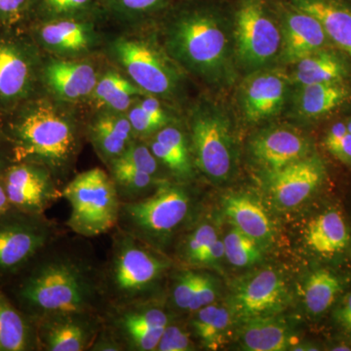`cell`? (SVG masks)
Listing matches in <instances>:
<instances>
[{
	"mask_svg": "<svg viewBox=\"0 0 351 351\" xmlns=\"http://www.w3.org/2000/svg\"><path fill=\"white\" fill-rule=\"evenodd\" d=\"M60 235L19 274L2 286L15 306L34 322L51 313H104L101 265L86 245Z\"/></svg>",
	"mask_w": 351,
	"mask_h": 351,
	"instance_id": "6da1fadb",
	"label": "cell"
},
{
	"mask_svg": "<svg viewBox=\"0 0 351 351\" xmlns=\"http://www.w3.org/2000/svg\"><path fill=\"white\" fill-rule=\"evenodd\" d=\"M17 161L47 168L58 184L71 169L78 152L77 131L68 117L48 101L34 98L0 119Z\"/></svg>",
	"mask_w": 351,
	"mask_h": 351,
	"instance_id": "7a4b0ae2",
	"label": "cell"
},
{
	"mask_svg": "<svg viewBox=\"0 0 351 351\" xmlns=\"http://www.w3.org/2000/svg\"><path fill=\"white\" fill-rule=\"evenodd\" d=\"M170 267L156 249L117 228L107 263L101 265L106 307L152 301Z\"/></svg>",
	"mask_w": 351,
	"mask_h": 351,
	"instance_id": "3957f363",
	"label": "cell"
},
{
	"mask_svg": "<svg viewBox=\"0 0 351 351\" xmlns=\"http://www.w3.org/2000/svg\"><path fill=\"white\" fill-rule=\"evenodd\" d=\"M221 14L213 7H180L168 21L166 46L171 56L197 75H218L228 59V39Z\"/></svg>",
	"mask_w": 351,
	"mask_h": 351,
	"instance_id": "277c9868",
	"label": "cell"
},
{
	"mask_svg": "<svg viewBox=\"0 0 351 351\" xmlns=\"http://www.w3.org/2000/svg\"><path fill=\"white\" fill-rule=\"evenodd\" d=\"M193 208L186 189L164 181L147 197L121 202L117 228L157 250L189 221Z\"/></svg>",
	"mask_w": 351,
	"mask_h": 351,
	"instance_id": "5b68a950",
	"label": "cell"
},
{
	"mask_svg": "<svg viewBox=\"0 0 351 351\" xmlns=\"http://www.w3.org/2000/svg\"><path fill=\"white\" fill-rule=\"evenodd\" d=\"M71 213L66 225L83 239H92L117 228L120 204L112 177L100 168L77 174L62 189Z\"/></svg>",
	"mask_w": 351,
	"mask_h": 351,
	"instance_id": "8992f818",
	"label": "cell"
},
{
	"mask_svg": "<svg viewBox=\"0 0 351 351\" xmlns=\"http://www.w3.org/2000/svg\"><path fill=\"white\" fill-rule=\"evenodd\" d=\"M60 237L54 221L44 214L16 208L0 217V286L19 274Z\"/></svg>",
	"mask_w": 351,
	"mask_h": 351,
	"instance_id": "52a82bcc",
	"label": "cell"
},
{
	"mask_svg": "<svg viewBox=\"0 0 351 351\" xmlns=\"http://www.w3.org/2000/svg\"><path fill=\"white\" fill-rule=\"evenodd\" d=\"M41 63L25 29L0 31V119L34 98Z\"/></svg>",
	"mask_w": 351,
	"mask_h": 351,
	"instance_id": "ba28073f",
	"label": "cell"
},
{
	"mask_svg": "<svg viewBox=\"0 0 351 351\" xmlns=\"http://www.w3.org/2000/svg\"><path fill=\"white\" fill-rule=\"evenodd\" d=\"M235 39L237 54L245 66L258 68L276 56L280 31L267 0H240L235 13Z\"/></svg>",
	"mask_w": 351,
	"mask_h": 351,
	"instance_id": "9c48e42d",
	"label": "cell"
},
{
	"mask_svg": "<svg viewBox=\"0 0 351 351\" xmlns=\"http://www.w3.org/2000/svg\"><path fill=\"white\" fill-rule=\"evenodd\" d=\"M104 323L128 351H154L171 323L165 309L152 301L107 306Z\"/></svg>",
	"mask_w": 351,
	"mask_h": 351,
	"instance_id": "30bf717a",
	"label": "cell"
},
{
	"mask_svg": "<svg viewBox=\"0 0 351 351\" xmlns=\"http://www.w3.org/2000/svg\"><path fill=\"white\" fill-rule=\"evenodd\" d=\"M191 143L196 166L215 182L226 181L233 167L232 134L218 112L200 110L191 121Z\"/></svg>",
	"mask_w": 351,
	"mask_h": 351,
	"instance_id": "8fae6325",
	"label": "cell"
},
{
	"mask_svg": "<svg viewBox=\"0 0 351 351\" xmlns=\"http://www.w3.org/2000/svg\"><path fill=\"white\" fill-rule=\"evenodd\" d=\"M112 53L129 77L145 93L164 96L174 91L177 84L174 71L160 53L147 41L117 39Z\"/></svg>",
	"mask_w": 351,
	"mask_h": 351,
	"instance_id": "7c38bea8",
	"label": "cell"
},
{
	"mask_svg": "<svg viewBox=\"0 0 351 351\" xmlns=\"http://www.w3.org/2000/svg\"><path fill=\"white\" fill-rule=\"evenodd\" d=\"M288 301L287 286L281 274L263 269L247 274L233 285L230 309L244 322L274 315Z\"/></svg>",
	"mask_w": 351,
	"mask_h": 351,
	"instance_id": "4fadbf2b",
	"label": "cell"
},
{
	"mask_svg": "<svg viewBox=\"0 0 351 351\" xmlns=\"http://www.w3.org/2000/svg\"><path fill=\"white\" fill-rule=\"evenodd\" d=\"M11 206L27 213L45 214L62 198V189L49 169L38 163L17 161L2 174Z\"/></svg>",
	"mask_w": 351,
	"mask_h": 351,
	"instance_id": "5bb4252c",
	"label": "cell"
},
{
	"mask_svg": "<svg viewBox=\"0 0 351 351\" xmlns=\"http://www.w3.org/2000/svg\"><path fill=\"white\" fill-rule=\"evenodd\" d=\"M39 350H90L104 325L103 314L88 311L51 313L36 320Z\"/></svg>",
	"mask_w": 351,
	"mask_h": 351,
	"instance_id": "9a60e30c",
	"label": "cell"
},
{
	"mask_svg": "<svg viewBox=\"0 0 351 351\" xmlns=\"http://www.w3.org/2000/svg\"><path fill=\"white\" fill-rule=\"evenodd\" d=\"M32 22L25 27L38 47L63 56L86 52L96 41L93 17Z\"/></svg>",
	"mask_w": 351,
	"mask_h": 351,
	"instance_id": "2e32d148",
	"label": "cell"
},
{
	"mask_svg": "<svg viewBox=\"0 0 351 351\" xmlns=\"http://www.w3.org/2000/svg\"><path fill=\"white\" fill-rule=\"evenodd\" d=\"M40 80L64 101H80L93 93L98 75L91 63L80 60H50L41 64Z\"/></svg>",
	"mask_w": 351,
	"mask_h": 351,
	"instance_id": "e0dca14e",
	"label": "cell"
},
{
	"mask_svg": "<svg viewBox=\"0 0 351 351\" xmlns=\"http://www.w3.org/2000/svg\"><path fill=\"white\" fill-rule=\"evenodd\" d=\"M322 168L314 159H300L274 173L272 197L279 207L291 209L307 199L322 180Z\"/></svg>",
	"mask_w": 351,
	"mask_h": 351,
	"instance_id": "ac0fdd59",
	"label": "cell"
},
{
	"mask_svg": "<svg viewBox=\"0 0 351 351\" xmlns=\"http://www.w3.org/2000/svg\"><path fill=\"white\" fill-rule=\"evenodd\" d=\"M284 58L298 63L319 52L326 43V34L319 21L292 5L284 12Z\"/></svg>",
	"mask_w": 351,
	"mask_h": 351,
	"instance_id": "d6986e66",
	"label": "cell"
},
{
	"mask_svg": "<svg viewBox=\"0 0 351 351\" xmlns=\"http://www.w3.org/2000/svg\"><path fill=\"white\" fill-rule=\"evenodd\" d=\"M286 80L280 73H258L245 82L242 108L249 121L258 122L276 114L283 106Z\"/></svg>",
	"mask_w": 351,
	"mask_h": 351,
	"instance_id": "ffe728a7",
	"label": "cell"
},
{
	"mask_svg": "<svg viewBox=\"0 0 351 351\" xmlns=\"http://www.w3.org/2000/svg\"><path fill=\"white\" fill-rule=\"evenodd\" d=\"M306 152V141L291 129H272L261 134L252 143L255 158L274 173L304 158Z\"/></svg>",
	"mask_w": 351,
	"mask_h": 351,
	"instance_id": "44dd1931",
	"label": "cell"
},
{
	"mask_svg": "<svg viewBox=\"0 0 351 351\" xmlns=\"http://www.w3.org/2000/svg\"><path fill=\"white\" fill-rule=\"evenodd\" d=\"M135 136L128 117L110 110L101 113L89 128L95 151L108 165L125 152Z\"/></svg>",
	"mask_w": 351,
	"mask_h": 351,
	"instance_id": "7402d4cb",
	"label": "cell"
},
{
	"mask_svg": "<svg viewBox=\"0 0 351 351\" xmlns=\"http://www.w3.org/2000/svg\"><path fill=\"white\" fill-rule=\"evenodd\" d=\"M290 4L319 21L326 36L351 57V7L339 0H290Z\"/></svg>",
	"mask_w": 351,
	"mask_h": 351,
	"instance_id": "603a6c76",
	"label": "cell"
},
{
	"mask_svg": "<svg viewBox=\"0 0 351 351\" xmlns=\"http://www.w3.org/2000/svg\"><path fill=\"white\" fill-rule=\"evenodd\" d=\"M39 350L36 323L20 311L0 286V351Z\"/></svg>",
	"mask_w": 351,
	"mask_h": 351,
	"instance_id": "cb8c5ba5",
	"label": "cell"
},
{
	"mask_svg": "<svg viewBox=\"0 0 351 351\" xmlns=\"http://www.w3.org/2000/svg\"><path fill=\"white\" fill-rule=\"evenodd\" d=\"M223 208L234 228L257 243L267 241L271 237V225L267 212L250 196H228L223 201Z\"/></svg>",
	"mask_w": 351,
	"mask_h": 351,
	"instance_id": "d4e9b609",
	"label": "cell"
},
{
	"mask_svg": "<svg viewBox=\"0 0 351 351\" xmlns=\"http://www.w3.org/2000/svg\"><path fill=\"white\" fill-rule=\"evenodd\" d=\"M306 239L311 250L330 256L346 248L350 235L341 215L337 211H328L309 223Z\"/></svg>",
	"mask_w": 351,
	"mask_h": 351,
	"instance_id": "484cf974",
	"label": "cell"
},
{
	"mask_svg": "<svg viewBox=\"0 0 351 351\" xmlns=\"http://www.w3.org/2000/svg\"><path fill=\"white\" fill-rule=\"evenodd\" d=\"M240 332L242 346L250 351L288 350L291 334L287 325L272 316L244 321Z\"/></svg>",
	"mask_w": 351,
	"mask_h": 351,
	"instance_id": "4316f807",
	"label": "cell"
},
{
	"mask_svg": "<svg viewBox=\"0 0 351 351\" xmlns=\"http://www.w3.org/2000/svg\"><path fill=\"white\" fill-rule=\"evenodd\" d=\"M138 95H147L140 87L117 71H110L98 80L92 98L99 108L123 112Z\"/></svg>",
	"mask_w": 351,
	"mask_h": 351,
	"instance_id": "83f0119b",
	"label": "cell"
},
{
	"mask_svg": "<svg viewBox=\"0 0 351 351\" xmlns=\"http://www.w3.org/2000/svg\"><path fill=\"white\" fill-rule=\"evenodd\" d=\"M101 11L100 0H29V24L89 17Z\"/></svg>",
	"mask_w": 351,
	"mask_h": 351,
	"instance_id": "f1b7e54d",
	"label": "cell"
},
{
	"mask_svg": "<svg viewBox=\"0 0 351 351\" xmlns=\"http://www.w3.org/2000/svg\"><path fill=\"white\" fill-rule=\"evenodd\" d=\"M108 167L121 202H133L143 199L152 195L157 186L164 182L154 176L117 161L108 164Z\"/></svg>",
	"mask_w": 351,
	"mask_h": 351,
	"instance_id": "f546056e",
	"label": "cell"
},
{
	"mask_svg": "<svg viewBox=\"0 0 351 351\" xmlns=\"http://www.w3.org/2000/svg\"><path fill=\"white\" fill-rule=\"evenodd\" d=\"M348 95V90L339 82L304 85L300 94V112L308 117H320L341 105Z\"/></svg>",
	"mask_w": 351,
	"mask_h": 351,
	"instance_id": "4dcf8cb0",
	"label": "cell"
},
{
	"mask_svg": "<svg viewBox=\"0 0 351 351\" xmlns=\"http://www.w3.org/2000/svg\"><path fill=\"white\" fill-rule=\"evenodd\" d=\"M295 82L304 85L339 82L346 71L341 61L329 53L317 52L298 62Z\"/></svg>",
	"mask_w": 351,
	"mask_h": 351,
	"instance_id": "1f68e13d",
	"label": "cell"
},
{
	"mask_svg": "<svg viewBox=\"0 0 351 351\" xmlns=\"http://www.w3.org/2000/svg\"><path fill=\"white\" fill-rule=\"evenodd\" d=\"M341 291L339 279L328 270H317L308 277L304 300L307 311L313 315L325 313L334 304Z\"/></svg>",
	"mask_w": 351,
	"mask_h": 351,
	"instance_id": "d6a6232c",
	"label": "cell"
},
{
	"mask_svg": "<svg viewBox=\"0 0 351 351\" xmlns=\"http://www.w3.org/2000/svg\"><path fill=\"white\" fill-rule=\"evenodd\" d=\"M172 0H100L101 10L124 21H137L165 10Z\"/></svg>",
	"mask_w": 351,
	"mask_h": 351,
	"instance_id": "836d02e7",
	"label": "cell"
},
{
	"mask_svg": "<svg viewBox=\"0 0 351 351\" xmlns=\"http://www.w3.org/2000/svg\"><path fill=\"white\" fill-rule=\"evenodd\" d=\"M223 244L226 258L235 267H251L262 258L257 242L235 228L226 234Z\"/></svg>",
	"mask_w": 351,
	"mask_h": 351,
	"instance_id": "e575fe53",
	"label": "cell"
},
{
	"mask_svg": "<svg viewBox=\"0 0 351 351\" xmlns=\"http://www.w3.org/2000/svg\"><path fill=\"white\" fill-rule=\"evenodd\" d=\"M218 239L216 230L209 223H201L189 233L182 246V257L186 263L197 265L207 249Z\"/></svg>",
	"mask_w": 351,
	"mask_h": 351,
	"instance_id": "d590c367",
	"label": "cell"
},
{
	"mask_svg": "<svg viewBox=\"0 0 351 351\" xmlns=\"http://www.w3.org/2000/svg\"><path fill=\"white\" fill-rule=\"evenodd\" d=\"M113 161L131 166L154 177H157L158 174L159 161L154 156L149 147L136 140L129 145L121 156Z\"/></svg>",
	"mask_w": 351,
	"mask_h": 351,
	"instance_id": "8d00e7d4",
	"label": "cell"
},
{
	"mask_svg": "<svg viewBox=\"0 0 351 351\" xmlns=\"http://www.w3.org/2000/svg\"><path fill=\"white\" fill-rule=\"evenodd\" d=\"M29 0H0V31H20L29 24Z\"/></svg>",
	"mask_w": 351,
	"mask_h": 351,
	"instance_id": "74e56055",
	"label": "cell"
},
{
	"mask_svg": "<svg viewBox=\"0 0 351 351\" xmlns=\"http://www.w3.org/2000/svg\"><path fill=\"white\" fill-rule=\"evenodd\" d=\"M232 311L225 306H219L213 321L206 332L200 339L208 350H217L226 343V336L232 325Z\"/></svg>",
	"mask_w": 351,
	"mask_h": 351,
	"instance_id": "f35d334b",
	"label": "cell"
},
{
	"mask_svg": "<svg viewBox=\"0 0 351 351\" xmlns=\"http://www.w3.org/2000/svg\"><path fill=\"white\" fill-rule=\"evenodd\" d=\"M198 278L199 274L193 270H184L176 276L171 297L173 304L180 311H189L197 287Z\"/></svg>",
	"mask_w": 351,
	"mask_h": 351,
	"instance_id": "ab89813d",
	"label": "cell"
},
{
	"mask_svg": "<svg viewBox=\"0 0 351 351\" xmlns=\"http://www.w3.org/2000/svg\"><path fill=\"white\" fill-rule=\"evenodd\" d=\"M195 350L191 334L178 325L168 324L164 330L156 351H191Z\"/></svg>",
	"mask_w": 351,
	"mask_h": 351,
	"instance_id": "60d3db41",
	"label": "cell"
},
{
	"mask_svg": "<svg viewBox=\"0 0 351 351\" xmlns=\"http://www.w3.org/2000/svg\"><path fill=\"white\" fill-rule=\"evenodd\" d=\"M217 297V285L209 274H199L193 302L189 306V313H195L202 307L214 304Z\"/></svg>",
	"mask_w": 351,
	"mask_h": 351,
	"instance_id": "b9f144b4",
	"label": "cell"
},
{
	"mask_svg": "<svg viewBox=\"0 0 351 351\" xmlns=\"http://www.w3.org/2000/svg\"><path fill=\"white\" fill-rule=\"evenodd\" d=\"M132 128L136 136H147L163 128L149 113L145 112L140 106L132 108L127 114Z\"/></svg>",
	"mask_w": 351,
	"mask_h": 351,
	"instance_id": "7bdbcfd3",
	"label": "cell"
},
{
	"mask_svg": "<svg viewBox=\"0 0 351 351\" xmlns=\"http://www.w3.org/2000/svg\"><path fill=\"white\" fill-rule=\"evenodd\" d=\"M91 351H123V346L117 341L114 335L104 323L101 331L98 336L95 339L93 345H92Z\"/></svg>",
	"mask_w": 351,
	"mask_h": 351,
	"instance_id": "ee69618b",
	"label": "cell"
},
{
	"mask_svg": "<svg viewBox=\"0 0 351 351\" xmlns=\"http://www.w3.org/2000/svg\"><path fill=\"white\" fill-rule=\"evenodd\" d=\"M223 257H226L225 244H223V240L219 239L218 237L216 241L203 254L197 265L214 267V265H218L219 261Z\"/></svg>",
	"mask_w": 351,
	"mask_h": 351,
	"instance_id": "f6af8a7d",
	"label": "cell"
},
{
	"mask_svg": "<svg viewBox=\"0 0 351 351\" xmlns=\"http://www.w3.org/2000/svg\"><path fill=\"white\" fill-rule=\"evenodd\" d=\"M14 162H16V158L12 145L0 124V176Z\"/></svg>",
	"mask_w": 351,
	"mask_h": 351,
	"instance_id": "bcb514c9",
	"label": "cell"
},
{
	"mask_svg": "<svg viewBox=\"0 0 351 351\" xmlns=\"http://www.w3.org/2000/svg\"><path fill=\"white\" fill-rule=\"evenodd\" d=\"M138 106L145 110V112L149 113L152 119H156L161 126L165 127L167 124L168 119L166 113L164 112L160 104L156 99L152 98V96L147 97L140 101Z\"/></svg>",
	"mask_w": 351,
	"mask_h": 351,
	"instance_id": "7dc6e473",
	"label": "cell"
},
{
	"mask_svg": "<svg viewBox=\"0 0 351 351\" xmlns=\"http://www.w3.org/2000/svg\"><path fill=\"white\" fill-rule=\"evenodd\" d=\"M348 133V128L343 123H337L332 127L331 130L328 133L325 145L329 152L332 154L338 149L339 145H341V141Z\"/></svg>",
	"mask_w": 351,
	"mask_h": 351,
	"instance_id": "c3c4849f",
	"label": "cell"
},
{
	"mask_svg": "<svg viewBox=\"0 0 351 351\" xmlns=\"http://www.w3.org/2000/svg\"><path fill=\"white\" fill-rule=\"evenodd\" d=\"M336 318L339 324L351 332V292L346 295L336 311Z\"/></svg>",
	"mask_w": 351,
	"mask_h": 351,
	"instance_id": "681fc988",
	"label": "cell"
},
{
	"mask_svg": "<svg viewBox=\"0 0 351 351\" xmlns=\"http://www.w3.org/2000/svg\"><path fill=\"white\" fill-rule=\"evenodd\" d=\"M334 156L338 157L341 161L351 162V135L348 132L341 141L338 149L335 152Z\"/></svg>",
	"mask_w": 351,
	"mask_h": 351,
	"instance_id": "f907efd6",
	"label": "cell"
},
{
	"mask_svg": "<svg viewBox=\"0 0 351 351\" xmlns=\"http://www.w3.org/2000/svg\"><path fill=\"white\" fill-rule=\"evenodd\" d=\"M10 201L7 195L5 186H4L2 175L0 176V217L8 212L11 209Z\"/></svg>",
	"mask_w": 351,
	"mask_h": 351,
	"instance_id": "816d5d0a",
	"label": "cell"
},
{
	"mask_svg": "<svg viewBox=\"0 0 351 351\" xmlns=\"http://www.w3.org/2000/svg\"><path fill=\"white\" fill-rule=\"evenodd\" d=\"M346 128H348V132L351 135V121L348 122V125H346Z\"/></svg>",
	"mask_w": 351,
	"mask_h": 351,
	"instance_id": "f5cc1de1",
	"label": "cell"
}]
</instances>
